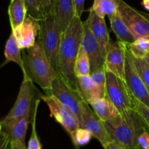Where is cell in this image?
I'll return each instance as SVG.
<instances>
[{
	"instance_id": "8",
	"label": "cell",
	"mask_w": 149,
	"mask_h": 149,
	"mask_svg": "<svg viewBox=\"0 0 149 149\" xmlns=\"http://www.w3.org/2000/svg\"><path fill=\"white\" fill-rule=\"evenodd\" d=\"M118 12L137 39L149 36V15L138 11L123 0L118 2Z\"/></svg>"
},
{
	"instance_id": "7",
	"label": "cell",
	"mask_w": 149,
	"mask_h": 149,
	"mask_svg": "<svg viewBox=\"0 0 149 149\" xmlns=\"http://www.w3.org/2000/svg\"><path fill=\"white\" fill-rule=\"evenodd\" d=\"M41 98L47 105L50 116L65 129L74 143L76 132L80 127L79 121L77 115L52 95H42Z\"/></svg>"
},
{
	"instance_id": "23",
	"label": "cell",
	"mask_w": 149,
	"mask_h": 149,
	"mask_svg": "<svg viewBox=\"0 0 149 149\" xmlns=\"http://www.w3.org/2000/svg\"><path fill=\"white\" fill-rule=\"evenodd\" d=\"M119 0H94L91 9L101 17H109L118 10Z\"/></svg>"
},
{
	"instance_id": "29",
	"label": "cell",
	"mask_w": 149,
	"mask_h": 149,
	"mask_svg": "<svg viewBox=\"0 0 149 149\" xmlns=\"http://www.w3.org/2000/svg\"><path fill=\"white\" fill-rule=\"evenodd\" d=\"M135 110L141 118L146 130L149 132V107L135 98Z\"/></svg>"
},
{
	"instance_id": "36",
	"label": "cell",
	"mask_w": 149,
	"mask_h": 149,
	"mask_svg": "<svg viewBox=\"0 0 149 149\" xmlns=\"http://www.w3.org/2000/svg\"><path fill=\"white\" fill-rule=\"evenodd\" d=\"M103 148L104 149H127L114 141H112L111 142L109 143L107 145H106L104 147H103Z\"/></svg>"
},
{
	"instance_id": "30",
	"label": "cell",
	"mask_w": 149,
	"mask_h": 149,
	"mask_svg": "<svg viewBox=\"0 0 149 149\" xmlns=\"http://www.w3.org/2000/svg\"><path fill=\"white\" fill-rule=\"evenodd\" d=\"M92 137L93 135L88 130L84 128L79 127L76 132L75 139L73 143L76 147H78L79 146L85 145L90 142Z\"/></svg>"
},
{
	"instance_id": "16",
	"label": "cell",
	"mask_w": 149,
	"mask_h": 149,
	"mask_svg": "<svg viewBox=\"0 0 149 149\" xmlns=\"http://www.w3.org/2000/svg\"><path fill=\"white\" fill-rule=\"evenodd\" d=\"M86 20L88 23L90 30L93 32L95 38L98 42L105 58L110 47L111 42L112 41L109 36V29L106 26L105 18L97 15L90 8L89 16Z\"/></svg>"
},
{
	"instance_id": "20",
	"label": "cell",
	"mask_w": 149,
	"mask_h": 149,
	"mask_svg": "<svg viewBox=\"0 0 149 149\" xmlns=\"http://www.w3.org/2000/svg\"><path fill=\"white\" fill-rule=\"evenodd\" d=\"M95 113L104 122L112 120L120 115L114 105L106 97L97 99L90 104Z\"/></svg>"
},
{
	"instance_id": "13",
	"label": "cell",
	"mask_w": 149,
	"mask_h": 149,
	"mask_svg": "<svg viewBox=\"0 0 149 149\" xmlns=\"http://www.w3.org/2000/svg\"><path fill=\"white\" fill-rule=\"evenodd\" d=\"M40 30V20L28 14L23 23L12 30L19 47L29 49L33 46Z\"/></svg>"
},
{
	"instance_id": "31",
	"label": "cell",
	"mask_w": 149,
	"mask_h": 149,
	"mask_svg": "<svg viewBox=\"0 0 149 149\" xmlns=\"http://www.w3.org/2000/svg\"><path fill=\"white\" fill-rule=\"evenodd\" d=\"M90 76L96 84L105 89L106 82V68H102V69H97L90 71Z\"/></svg>"
},
{
	"instance_id": "28",
	"label": "cell",
	"mask_w": 149,
	"mask_h": 149,
	"mask_svg": "<svg viewBox=\"0 0 149 149\" xmlns=\"http://www.w3.org/2000/svg\"><path fill=\"white\" fill-rule=\"evenodd\" d=\"M133 58L137 69L141 77V79H142L143 84H145L149 93V65L145 58L139 59V58H135L134 57Z\"/></svg>"
},
{
	"instance_id": "32",
	"label": "cell",
	"mask_w": 149,
	"mask_h": 149,
	"mask_svg": "<svg viewBox=\"0 0 149 149\" xmlns=\"http://www.w3.org/2000/svg\"><path fill=\"white\" fill-rule=\"evenodd\" d=\"M137 146L140 149H149V132L148 131L145 130L138 137Z\"/></svg>"
},
{
	"instance_id": "12",
	"label": "cell",
	"mask_w": 149,
	"mask_h": 149,
	"mask_svg": "<svg viewBox=\"0 0 149 149\" xmlns=\"http://www.w3.org/2000/svg\"><path fill=\"white\" fill-rule=\"evenodd\" d=\"M127 45L119 41H111L106 57L105 68L125 81V62Z\"/></svg>"
},
{
	"instance_id": "10",
	"label": "cell",
	"mask_w": 149,
	"mask_h": 149,
	"mask_svg": "<svg viewBox=\"0 0 149 149\" xmlns=\"http://www.w3.org/2000/svg\"><path fill=\"white\" fill-rule=\"evenodd\" d=\"M125 81L134 97L149 107V93L141 79L134 62L133 56L128 47L125 62Z\"/></svg>"
},
{
	"instance_id": "11",
	"label": "cell",
	"mask_w": 149,
	"mask_h": 149,
	"mask_svg": "<svg viewBox=\"0 0 149 149\" xmlns=\"http://www.w3.org/2000/svg\"><path fill=\"white\" fill-rule=\"evenodd\" d=\"M33 83L26 74H23V81L20 85L17 99L14 106L4 119L20 117L32 110V104L34 97V87Z\"/></svg>"
},
{
	"instance_id": "21",
	"label": "cell",
	"mask_w": 149,
	"mask_h": 149,
	"mask_svg": "<svg viewBox=\"0 0 149 149\" xmlns=\"http://www.w3.org/2000/svg\"><path fill=\"white\" fill-rule=\"evenodd\" d=\"M8 15L12 30L20 26L28 15L25 0H11L8 7Z\"/></svg>"
},
{
	"instance_id": "42",
	"label": "cell",
	"mask_w": 149,
	"mask_h": 149,
	"mask_svg": "<svg viewBox=\"0 0 149 149\" xmlns=\"http://www.w3.org/2000/svg\"><path fill=\"white\" fill-rule=\"evenodd\" d=\"M139 149H140V148H139Z\"/></svg>"
},
{
	"instance_id": "9",
	"label": "cell",
	"mask_w": 149,
	"mask_h": 149,
	"mask_svg": "<svg viewBox=\"0 0 149 149\" xmlns=\"http://www.w3.org/2000/svg\"><path fill=\"white\" fill-rule=\"evenodd\" d=\"M80 127L88 130L103 147L113 141L106 129L105 122L97 116L86 102L82 105Z\"/></svg>"
},
{
	"instance_id": "15",
	"label": "cell",
	"mask_w": 149,
	"mask_h": 149,
	"mask_svg": "<svg viewBox=\"0 0 149 149\" xmlns=\"http://www.w3.org/2000/svg\"><path fill=\"white\" fill-rule=\"evenodd\" d=\"M31 111L20 117L9 119H3L1 122V127L4 130L3 131L8 134L11 142L18 144L25 149H26V135L30 122Z\"/></svg>"
},
{
	"instance_id": "14",
	"label": "cell",
	"mask_w": 149,
	"mask_h": 149,
	"mask_svg": "<svg viewBox=\"0 0 149 149\" xmlns=\"http://www.w3.org/2000/svg\"><path fill=\"white\" fill-rule=\"evenodd\" d=\"M81 45L90 58V71L105 68V58L101 48L91 31L87 20L84 22V31Z\"/></svg>"
},
{
	"instance_id": "25",
	"label": "cell",
	"mask_w": 149,
	"mask_h": 149,
	"mask_svg": "<svg viewBox=\"0 0 149 149\" xmlns=\"http://www.w3.org/2000/svg\"><path fill=\"white\" fill-rule=\"evenodd\" d=\"M74 73L76 77L90 75V62L88 55L82 45L79 50L77 59L75 62Z\"/></svg>"
},
{
	"instance_id": "26",
	"label": "cell",
	"mask_w": 149,
	"mask_h": 149,
	"mask_svg": "<svg viewBox=\"0 0 149 149\" xmlns=\"http://www.w3.org/2000/svg\"><path fill=\"white\" fill-rule=\"evenodd\" d=\"M39 100H36L34 103L33 113V119H32V130L31 134L30 139H29V143L26 149H42V146L41 144L40 141L38 137L37 132L36 130V111H37L38 106H39Z\"/></svg>"
},
{
	"instance_id": "33",
	"label": "cell",
	"mask_w": 149,
	"mask_h": 149,
	"mask_svg": "<svg viewBox=\"0 0 149 149\" xmlns=\"http://www.w3.org/2000/svg\"><path fill=\"white\" fill-rule=\"evenodd\" d=\"M0 149H11V139L7 132H0Z\"/></svg>"
},
{
	"instance_id": "6",
	"label": "cell",
	"mask_w": 149,
	"mask_h": 149,
	"mask_svg": "<svg viewBox=\"0 0 149 149\" xmlns=\"http://www.w3.org/2000/svg\"><path fill=\"white\" fill-rule=\"evenodd\" d=\"M46 95L55 96L63 105L72 111L79 121H81V109L84 100L79 93L78 90L71 87L65 80L58 74L52 82L51 88Z\"/></svg>"
},
{
	"instance_id": "19",
	"label": "cell",
	"mask_w": 149,
	"mask_h": 149,
	"mask_svg": "<svg viewBox=\"0 0 149 149\" xmlns=\"http://www.w3.org/2000/svg\"><path fill=\"white\" fill-rule=\"evenodd\" d=\"M109 19L111 27L117 38V41L123 42L127 45L135 42L137 38L134 36L130 29L125 23L118 10L113 14L109 15Z\"/></svg>"
},
{
	"instance_id": "35",
	"label": "cell",
	"mask_w": 149,
	"mask_h": 149,
	"mask_svg": "<svg viewBox=\"0 0 149 149\" xmlns=\"http://www.w3.org/2000/svg\"><path fill=\"white\" fill-rule=\"evenodd\" d=\"M74 7H75V15L81 17L84 10V0H74Z\"/></svg>"
},
{
	"instance_id": "34",
	"label": "cell",
	"mask_w": 149,
	"mask_h": 149,
	"mask_svg": "<svg viewBox=\"0 0 149 149\" xmlns=\"http://www.w3.org/2000/svg\"><path fill=\"white\" fill-rule=\"evenodd\" d=\"M54 2L55 0H42V8H43L44 15L53 13Z\"/></svg>"
},
{
	"instance_id": "38",
	"label": "cell",
	"mask_w": 149,
	"mask_h": 149,
	"mask_svg": "<svg viewBox=\"0 0 149 149\" xmlns=\"http://www.w3.org/2000/svg\"><path fill=\"white\" fill-rule=\"evenodd\" d=\"M11 149H25L15 143L11 142Z\"/></svg>"
},
{
	"instance_id": "41",
	"label": "cell",
	"mask_w": 149,
	"mask_h": 149,
	"mask_svg": "<svg viewBox=\"0 0 149 149\" xmlns=\"http://www.w3.org/2000/svg\"><path fill=\"white\" fill-rule=\"evenodd\" d=\"M127 149H139L138 148H127Z\"/></svg>"
},
{
	"instance_id": "4",
	"label": "cell",
	"mask_w": 149,
	"mask_h": 149,
	"mask_svg": "<svg viewBox=\"0 0 149 149\" xmlns=\"http://www.w3.org/2000/svg\"><path fill=\"white\" fill-rule=\"evenodd\" d=\"M61 39V31L55 14L49 13L40 20V30L38 40L42 44L51 65L56 71L58 70Z\"/></svg>"
},
{
	"instance_id": "2",
	"label": "cell",
	"mask_w": 149,
	"mask_h": 149,
	"mask_svg": "<svg viewBox=\"0 0 149 149\" xmlns=\"http://www.w3.org/2000/svg\"><path fill=\"white\" fill-rule=\"evenodd\" d=\"M23 60L24 65L23 74H26L33 82L47 93L58 73L51 65L39 40H36L33 46L23 52Z\"/></svg>"
},
{
	"instance_id": "17",
	"label": "cell",
	"mask_w": 149,
	"mask_h": 149,
	"mask_svg": "<svg viewBox=\"0 0 149 149\" xmlns=\"http://www.w3.org/2000/svg\"><path fill=\"white\" fill-rule=\"evenodd\" d=\"M77 89L83 100L89 105L97 99L106 97L105 89L96 84L90 75L77 77Z\"/></svg>"
},
{
	"instance_id": "1",
	"label": "cell",
	"mask_w": 149,
	"mask_h": 149,
	"mask_svg": "<svg viewBox=\"0 0 149 149\" xmlns=\"http://www.w3.org/2000/svg\"><path fill=\"white\" fill-rule=\"evenodd\" d=\"M84 22L75 15L67 29L61 33V45L58 53V73L67 83L77 89V77L74 73L75 62L81 46Z\"/></svg>"
},
{
	"instance_id": "22",
	"label": "cell",
	"mask_w": 149,
	"mask_h": 149,
	"mask_svg": "<svg viewBox=\"0 0 149 149\" xmlns=\"http://www.w3.org/2000/svg\"><path fill=\"white\" fill-rule=\"evenodd\" d=\"M20 48L19 47L17 42L16 41L15 35L12 31L7 41L4 49V56H5L6 61H12L18 65L21 68L22 71H23L24 65H23V60L21 56Z\"/></svg>"
},
{
	"instance_id": "37",
	"label": "cell",
	"mask_w": 149,
	"mask_h": 149,
	"mask_svg": "<svg viewBox=\"0 0 149 149\" xmlns=\"http://www.w3.org/2000/svg\"><path fill=\"white\" fill-rule=\"evenodd\" d=\"M141 4L146 10L149 11V0H142Z\"/></svg>"
},
{
	"instance_id": "3",
	"label": "cell",
	"mask_w": 149,
	"mask_h": 149,
	"mask_svg": "<svg viewBox=\"0 0 149 149\" xmlns=\"http://www.w3.org/2000/svg\"><path fill=\"white\" fill-rule=\"evenodd\" d=\"M105 125L111 139L125 148H138V137L146 130L135 109L106 122Z\"/></svg>"
},
{
	"instance_id": "24",
	"label": "cell",
	"mask_w": 149,
	"mask_h": 149,
	"mask_svg": "<svg viewBox=\"0 0 149 149\" xmlns=\"http://www.w3.org/2000/svg\"><path fill=\"white\" fill-rule=\"evenodd\" d=\"M128 49L135 58L143 59L149 53V36L140 37L127 45Z\"/></svg>"
},
{
	"instance_id": "40",
	"label": "cell",
	"mask_w": 149,
	"mask_h": 149,
	"mask_svg": "<svg viewBox=\"0 0 149 149\" xmlns=\"http://www.w3.org/2000/svg\"><path fill=\"white\" fill-rule=\"evenodd\" d=\"M1 128H2V127H1V122H0V132H1Z\"/></svg>"
},
{
	"instance_id": "5",
	"label": "cell",
	"mask_w": 149,
	"mask_h": 149,
	"mask_svg": "<svg viewBox=\"0 0 149 149\" xmlns=\"http://www.w3.org/2000/svg\"><path fill=\"white\" fill-rule=\"evenodd\" d=\"M106 97L114 105L120 114H125L135 109V97L126 81L106 71Z\"/></svg>"
},
{
	"instance_id": "27",
	"label": "cell",
	"mask_w": 149,
	"mask_h": 149,
	"mask_svg": "<svg viewBox=\"0 0 149 149\" xmlns=\"http://www.w3.org/2000/svg\"><path fill=\"white\" fill-rule=\"evenodd\" d=\"M28 14L33 16L38 20L44 18L43 8H42V0H25Z\"/></svg>"
},
{
	"instance_id": "39",
	"label": "cell",
	"mask_w": 149,
	"mask_h": 149,
	"mask_svg": "<svg viewBox=\"0 0 149 149\" xmlns=\"http://www.w3.org/2000/svg\"><path fill=\"white\" fill-rule=\"evenodd\" d=\"M145 59H146V61H147V63H148V64L149 65V53L148 54V55H147V56L146 57Z\"/></svg>"
},
{
	"instance_id": "18",
	"label": "cell",
	"mask_w": 149,
	"mask_h": 149,
	"mask_svg": "<svg viewBox=\"0 0 149 149\" xmlns=\"http://www.w3.org/2000/svg\"><path fill=\"white\" fill-rule=\"evenodd\" d=\"M53 13L62 33L76 15L74 0H55Z\"/></svg>"
}]
</instances>
